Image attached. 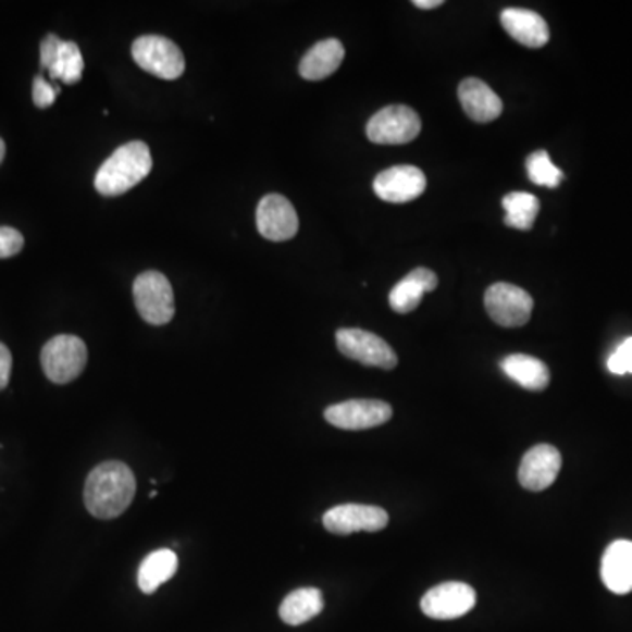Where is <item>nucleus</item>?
Instances as JSON below:
<instances>
[{
  "mask_svg": "<svg viewBox=\"0 0 632 632\" xmlns=\"http://www.w3.org/2000/svg\"><path fill=\"white\" fill-rule=\"evenodd\" d=\"M136 496L133 469L120 460H108L91 469L85 483V506L96 519H116Z\"/></svg>",
  "mask_w": 632,
  "mask_h": 632,
  "instance_id": "nucleus-1",
  "label": "nucleus"
},
{
  "mask_svg": "<svg viewBox=\"0 0 632 632\" xmlns=\"http://www.w3.org/2000/svg\"><path fill=\"white\" fill-rule=\"evenodd\" d=\"M153 168L150 148L141 141L120 146L96 174V188L106 197L122 196L136 187Z\"/></svg>",
  "mask_w": 632,
  "mask_h": 632,
  "instance_id": "nucleus-2",
  "label": "nucleus"
},
{
  "mask_svg": "<svg viewBox=\"0 0 632 632\" xmlns=\"http://www.w3.org/2000/svg\"><path fill=\"white\" fill-rule=\"evenodd\" d=\"M87 345L73 334H60L46 343L41 364L48 380L57 385L73 382L87 365Z\"/></svg>",
  "mask_w": 632,
  "mask_h": 632,
  "instance_id": "nucleus-3",
  "label": "nucleus"
},
{
  "mask_svg": "<svg viewBox=\"0 0 632 632\" xmlns=\"http://www.w3.org/2000/svg\"><path fill=\"white\" fill-rule=\"evenodd\" d=\"M134 302L145 322L165 325L174 317V292L168 277L157 271H146L134 282Z\"/></svg>",
  "mask_w": 632,
  "mask_h": 632,
  "instance_id": "nucleus-4",
  "label": "nucleus"
},
{
  "mask_svg": "<svg viewBox=\"0 0 632 632\" xmlns=\"http://www.w3.org/2000/svg\"><path fill=\"white\" fill-rule=\"evenodd\" d=\"M133 59L146 73L160 79L173 82L185 73V57L168 37H139L133 45Z\"/></svg>",
  "mask_w": 632,
  "mask_h": 632,
  "instance_id": "nucleus-5",
  "label": "nucleus"
},
{
  "mask_svg": "<svg viewBox=\"0 0 632 632\" xmlns=\"http://www.w3.org/2000/svg\"><path fill=\"white\" fill-rule=\"evenodd\" d=\"M422 131V120L408 106H387L369 120L365 134L376 145H408Z\"/></svg>",
  "mask_w": 632,
  "mask_h": 632,
  "instance_id": "nucleus-6",
  "label": "nucleus"
},
{
  "mask_svg": "<svg viewBox=\"0 0 632 632\" xmlns=\"http://www.w3.org/2000/svg\"><path fill=\"white\" fill-rule=\"evenodd\" d=\"M336 343L343 356L357 360L360 364L391 371L399 362L396 351L392 350L385 339L362 329H339Z\"/></svg>",
  "mask_w": 632,
  "mask_h": 632,
  "instance_id": "nucleus-7",
  "label": "nucleus"
},
{
  "mask_svg": "<svg viewBox=\"0 0 632 632\" xmlns=\"http://www.w3.org/2000/svg\"><path fill=\"white\" fill-rule=\"evenodd\" d=\"M485 308L500 327H522L534 310L533 297L510 283H496L485 292Z\"/></svg>",
  "mask_w": 632,
  "mask_h": 632,
  "instance_id": "nucleus-8",
  "label": "nucleus"
},
{
  "mask_svg": "<svg viewBox=\"0 0 632 632\" xmlns=\"http://www.w3.org/2000/svg\"><path fill=\"white\" fill-rule=\"evenodd\" d=\"M392 413L394 411L385 400L351 399L329 406L325 420L343 431H364L387 423Z\"/></svg>",
  "mask_w": 632,
  "mask_h": 632,
  "instance_id": "nucleus-9",
  "label": "nucleus"
},
{
  "mask_svg": "<svg viewBox=\"0 0 632 632\" xmlns=\"http://www.w3.org/2000/svg\"><path fill=\"white\" fill-rule=\"evenodd\" d=\"M476 605V592L462 582H446L431 588L420 600L429 619L454 620L464 617Z\"/></svg>",
  "mask_w": 632,
  "mask_h": 632,
  "instance_id": "nucleus-10",
  "label": "nucleus"
},
{
  "mask_svg": "<svg viewBox=\"0 0 632 632\" xmlns=\"http://www.w3.org/2000/svg\"><path fill=\"white\" fill-rule=\"evenodd\" d=\"M388 513L380 506L342 505L323 515V528L337 536L377 533L387 528Z\"/></svg>",
  "mask_w": 632,
  "mask_h": 632,
  "instance_id": "nucleus-11",
  "label": "nucleus"
},
{
  "mask_svg": "<svg viewBox=\"0 0 632 632\" xmlns=\"http://www.w3.org/2000/svg\"><path fill=\"white\" fill-rule=\"evenodd\" d=\"M374 194L391 205H406L419 199L425 188V174L414 165H396L377 174L373 183Z\"/></svg>",
  "mask_w": 632,
  "mask_h": 632,
  "instance_id": "nucleus-12",
  "label": "nucleus"
},
{
  "mask_svg": "<svg viewBox=\"0 0 632 632\" xmlns=\"http://www.w3.org/2000/svg\"><path fill=\"white\" fill-rule=\"evenodd\" d=\"M257 228L269 241H287L299 231V219L287 197L269 194L257 208Z\"/></svg>",
  "mask_w": 632,
  "mask_h": 632,
  "instance_id": "nucleus-13",
  "label": "nucleus"
},
{
  "mask_svg": "<svg viewBox=\"0 0 632 632\" xmlns=\"http://www.w3.org/2000/svg\"><path fill=\"white\" fill-rule=\"evenodd\" d=\"M562 468L560 451L552 445H536L523 455L519 482L531 492H542L554 485Z\"/></svg>",
  "mask_w": 632,
  "mask_h": 632,
  "instance_id": "nucleus-14",
  "label": "nucleus"
},
{
  "mask_svg": "<svg viewBox=\"0 0 632 632\" xmlns=\"http://www.w3.org/2000/svg\"><path fill=\"white\" fill-rule=\"evenodd\" d=\"M500 23L515 41L537 50L550 41V28L540 14L522 8H508L500 13Z\"/></svg>",
  "mask_w": 632,
  "mask_h": 632,
  "instance_id": "nucleus-15",
  "label": "nucleus"
},
{
  "mask_svg": "<svg viewBox=\"0 0 632 632\" xmlns=\"http://www.w3.org/2000/svg\"><path fill=\"white\" fill-rule=\"evenodd\" d=\"M459 100L469 119L476 123H491L503 113V100L487 83L468 78L459 85Z\"/></svg>",
  "mask_w": 632,
  "mask_h": 632,
  "instance_id": "nucleus-16",
  "label": "nucleus"
},
{
  "mask_svg": "<svg viewBox=\"0 0 632 632\" xmlns=\"http://www.w3.org/2000/svg\"><path fill=\"white\" fill-rule=\"evenodd\" d=\"M600 578L614 594L632 592V542L617 540L606 548L600 562Z\"/></svg>",
  "mask_w": 632,
  "mask_h": 632,
  "instance_id": "nucleus-17",
  "label": "nucleus"
},
{
  "mask_svg": "<svg viewBox=\"0 0 632 632\" xmlns=\"http://www.w3.org/2000/svg\"><path fill=\"white\" fill-rule=\"evenodd\" d=\"M436 273L427 268H417L410 274H406L396 287L392 288L388 302L396 313H411L419 308L423 294L436 290Z\"/></svg>",
  "mask_w": 632,
  "mask_h": 632,
  "instance_id": "nucleus-18",
  "label": "nucleus"
},
{
  "mask_svg": "<svg viewBox=\"0 0 632 632\" xmlns=\"http://www.w3.org/2000/svg\"><path fill=\"white\" fill-rule=\"evenodd\" d=\"M345 46L337 39L317 42L299 64V74L308 82H322L342 67Z\"/></svg>",
  "mask_w": 632,
  "mask_h": 632,
  "instance_id": "nucleus-19",
  "label": "nucleus"
},
{
  "mask_svg": "<svg viewBox=\"0 0 632 632\" xmlns=\"http://www.w3.org/2000/svg\"><path fill=\"white\" fill-rule=\"evenodd\" d=\"M500 369L525 391L542 392L550 383V369L536 357L515 354L500 360Z\"/></svg>",
  "mask_w": 632,
  "mask_h": 632,
  "instance_id": "nucleus-20",
  "label": "nucleus"
},
{
  "mask_svg": "<svg viewBox=\"0 0 632 632\" xmlns=\"http://www.w3.org/2000/svg\"><path fill=\"white\" fill-rule=\"evenodd\" d=\"M323 596L319 588L305 587L288 594L280 606V617L288 625H300L310 622L317 615L322 614Z\"/></svg>",
  "mask_w": 632,
  "mask_h": 632,
  "instance_id": "nucleus-21",
  "label": "nucleus"
},
{
  "mask_svg": "<svg viewBox=\"0 0 632 632\" xmlns=\"http://www.w3.org/2000/svg\"><path fill=\"white\" fill-rule=\"evenodd\" d=\"M178 569V557L173 550L151 552L137 571V583L145 594H153L162 583L168 582Z\"/></svg>",
  "mask_w": 632,
  "mask_h": 632,
  "instance_id": "nucleus-22",
  "label": "nucleus"
},
{
  "mask_svg": "<svg viewBox=\"0 0 632 632\" xmlns=\"http://www.w3.org/2000/svg\"><path fill=\"white\" fill-rule=\"evenodd\" d=\"M505 223L517 231H531L540 213V199L528 191H511L503 199Z\"/></svg>",
  "mask_w": 632,
  "mask_h": 632,
  "instance_id": "nucleus-23",
  "label": "nucleus"
},
{
  "mask_svg": "<svg viewBox=\"0 0 632 632\" xmlns=\"http://www.w3.org/2000/svg\"><path fill=\"white\" fill-rule=\"evenodd\" d=\"M83 71H85V62H83L78 45L71 41L62 42L55 64L51 65L50 71H48L50 78L59 79L65 85H74L82 79Z\"/></svg>",
  "mask_w": 632,
  "mask_h": 632,
  "instance_id": "nucleus-24",
  "label": "nucleus"
},
{
  "mask_svg": "<svg viewBox=\"0 0 632 632\" xmlns=\"http://www.w3.org/2000/svg\"><path fill=\"white\" fill-rule=\"evenodd\" d=\"M525 168H528L529 179L537 187L557 188L565 179V173L559 168H555L550 156L545 150L534 151L533 156H529Z\"/></svg>",
  "mask_w": 632,
  "mask_h": 632,
  "instance_id": "nucleus-25",
  "label": "nucleus"
},
{
  "mask_svg": "<svg viewBox=\"0 0 632 632\" xmlns=\"http://www.w3.org/2000/svg\"><path fill=\"white\" fill-rule=\"evenodd\" d=\"M608 369L610 373L632 374V337H628L622 345L615 350L614 356L608 359Z\"/></svg>",
  "mask_w": 632,
  "mask_h": 632,
  "instance_id": "nucleus-26",
  "label": "nucleus"
},
{
  "mask_svg": "<svg viewBox=\"0 0 632 632\" xmlns=\"http://www.w3.org/2000/svg\"><path fill=\"white\" fill-rule=\"evenodd\" d=\"M59 94L60 87H53V85L46 82L42 76H36V79H34L33 99L34 104H36L37 108H41V110L50 108V106H53V102H55Z\"/></svg>",
  "mask_w": 632,
  "mask_h": 632,
  "instance_id": "nucleus-27",
  "label": "nucleus"
},
{
  "mask_svg": "<svg viewBox=\"0 0 632 632\" xmlns=\"http://www.w3.org/2000/svg\"><path fill=\"white\" fill-rule=\"evenodd\" d=\"M25 239L13 227H0V259H10L23 250Z\"/></svg>",
  "mask_w": 632,
  "mask_h": 632,
  "instance_id": "nucleus-28",
  "label": "nucleus"
},
{
  "mask_svg": "<svg viewBox=\"0 0 632 632\" xmlns=\"http://www.w3.org/2000/svg\"><path fill=\"white\" fill-rule=\"evenodd\" d=\"M62 42L64 41L57 37L55 34L46 36L45 41L41 42V67L46 69V71H50L51 65L55 64Z\"/></svg>",
  "mask_w": 632,
  "mask_h": 632,
  "instance_id": "nucleus-29",
  "label": "nucleus"
},
{
  "mask_svg": "<svg viewBox=\"0 0 632 632\" xmlns=\"http://www.w3.org/2000/svg\"><path fill=\"white\" fill-rule=\"evenodd\" d=\"M11 369H13V357L8 346L0 343V391H4L10 383Z\"/></svg>",
  "mask_w": 632,
  "mask_h": 632,
  "instance_id": "nucleus-30",
  "label": "nucleus"
},
{
  "mask_svg": "<svg viewBox=\"0 0 632 632\" xmlns=\"http://www.w3.org/2000/svg\"><path fill=\"white\" fill-rule=\"evenodd\" d=\"M413 5L420 10H436V8H442L443 0H414Z\"/></svg>",
  "mask_w": 632,
  "mask_h": 632,
  "instance_id": "nucleus-31",
  "label": "nucleus"
},
{
  "mask_svg": "<svg viewBox=\"0 0 632 632\" xmlns=\"http://www.w3.org/2000/svg\"><path fill=\"white\" fill-rule=\"evenodd\" d=\"M4 156H5V145H4V141H2V139H0V164H2V160H4Z\"/></svg>",
  "mask_w": 632,
  "mask_h": 632,
  "instance_id": "nucleus-32",
  "label": "nucleus"
}]
</instances>
